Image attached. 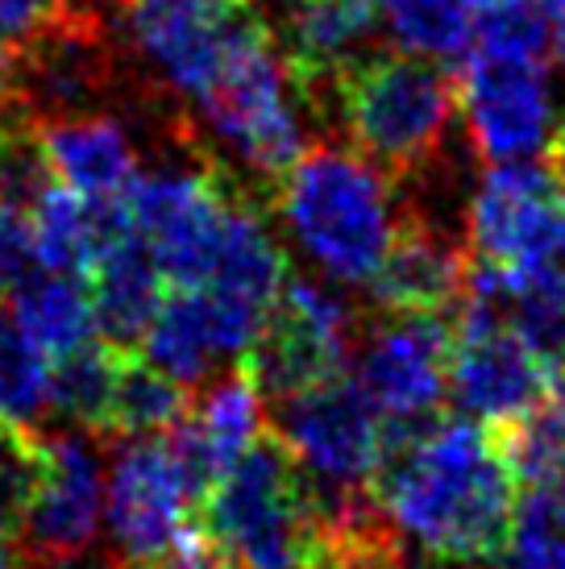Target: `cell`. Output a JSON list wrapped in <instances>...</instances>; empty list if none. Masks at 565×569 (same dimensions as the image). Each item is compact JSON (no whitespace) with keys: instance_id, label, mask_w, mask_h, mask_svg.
Listing matches in <instances>:
<instances>
[{"instance_id":"cell-1","label":"cell","mask_w":565,"mask_h":569,"mask_svg":"<svg viewBox=\"0 0 565 569\" xmlns=\"http://www.w3.org/2000/svg\"><path fill=\"white\" fill-rule=\"evenodd\" d=\"M370 490L399 540L440 561L495 566L519 478L499 428L474 416H437L383 453Z\"/></svg>"},{"instance_id":"cell-2","label":"cell","mask_w":565,"mask_h":569,"mask_svg":"<svg viewBox=\"0 0 565 569\" xmlns=\"http://www.w3.org/2000/svg\"><path fill=\"white\" fill-rule=\"evenodd\" d=\"M270 200L299 250L337 283H370L408 204L399 183L354 146H304Z\"/></svg>"},{"instance_id":"cell-3","label":"cell","mask_w":565,"mask_h":569,"mask_svg":"<svg viewBox=\"0 0 565 569\" xmlns=\"http://www.w3.org/2000/svg\"><path fill=\"white\" fill-rule=\"evenodd\" d=\"M346 142L395 183L433 167L457 112V76L416 54H358L333 71L313 109H329Z\"/></svg>"},{"instance_id":"cell-4","label":"cell","mask_w":565,"mask_h":569,"mask_svg":"<svg viewBox=\"0 0 565 569\" xmlns=\"http://www.w3.org/2000/svg\"><path fill=\"white\" fill-rule=\"evenodd\" d=\"M196 104L205 112L208 129L229 146V154L254 179V196L267 200L287 167L304 154L308 138L296 112V104H304L296 76L262 21L229 17L220 33L212 83Z\"/></svg>"},{"instance_id":"cell-5","label":"cell","mask_w":565,"mask_h":569,"mask_svg":"<svg viewBox=\"0 0 565 569\" xmlns=\"http://www.w3.org/2000/svg\"><path fill=\"white\" fill-rule=\"evenodd\" d=\"M200 528L237 569H308L325 553L308 478L270 425L208 490Z\"/></svg>"},{"instance_id":"cell-6","label":"cell","mask_w":565,"mask_h":569,"mask_svg":"<svg viewBox=\"0 0 565 569\" xmlns=\"http://www.w3.org/2000/svg\"><path fill=\"white\" fill-rule=\"evenodd\" d=\"M121 80V54L105 17L76 0L13 50L4 100L30 126L71 112H96Z\"/></svg>"},{"instance_id":"cell-7","label":"cell","mask_w":565,"mask_h":569,"mask_svg":"<svg viewBox=\"0 0 565 569\" xmlns=\"http://www.w3.org/2000/svg\"><path fill=\"white\" fill-rule=\"evenodd\" d=\"M270 432L320 490H366L387 453V420L346 370L270 399Z\"/></svg>"},{"instance_id":"cell-8","label":"cell","mask_w":565,"mask_h":569,"mask_svg":"<svg viewBox=\"0 0 565 569\" xmlns=\"http://www.w3.org/2000/svg\"><path fill=\"white\" fill-rule=\"evenodd\" d=\"M358 387L387 420V449L412 428L437 420L449 396L454 320L445 312H375L354 325Z\"/></svg>"},{"instance_id":"cell-9","label":"cell","mask_w":565,"mask_h":569,"mask_svg":"<svg viewBox=\"0 0 565 569\" xmlns=\"http://www.w3.org/2000/svg\"><path fill=\"white\" fill-rule=\"evenodd\" d=\"M545 387L549 366L507 325L499 303L466 287L454 308L449 346V396L457 408L490 428H507L541 403Z\"/></svg>"},{"instance_id":"cell-10","label":"cell","mask_w":565,"mask_h":569,"mask_svg":"<svg viewBox=\"0 0 565 569\" xmlns=\"http://www.w3.org/2000/svg\"><path fill=\"white\" fill-rule=\"evenodd\" d=\"M354 312L316 279H282L279 300L237 366L262 399H282L313 382L341 375L354 353Z\"/></svg>"},{"instance_id":"cell-11","label":"cell","mask_w":565,"mask_h":569,"mask_svg":"<svg viewBox=\"0 0 565 569\" xmlns=\"http://www.w3.org/2000/svg\"><path fill=\"white\" fill-rule=\"evenodd\" d=\"M105 441H109L105 523L112 537V557L126 569H141L188 532L196 503L167 445V432L105 437Z\"/></svg>"},{"instance_id":"cell-12","label":"cell","mask_w":565,"mask_h":569,"mask_svg":"<svg viewBox=\"0 0 565 569\" xmlns=\"http://www.w3.org/2000/svg\"><path fill=\"white\" fill-rule=\"evenodd\" d=\"M457 109L483 162H524L557 142V100L545 59H507L466 50L457 71Z\"/></svg>"},{"instance_id":"cell-13","label":"cell","mask_w":565,"mask_h":569,"mask_svg":"<svg viewBox=\"0 0 565 569\" xmlns=\"http://www.w3.org/2000/svg\"><path fill=\"white\" fill-rule=\"evenodd\" d=\"M47 466L38 478L26 520L17 528L21 557H79L92 553L96 528L105 516V432L67 428L42 432Z\"/></svg>"},{"instance_id":"cell-14","label":"cell","mask_w":565,"mask_h":569,"mask_svg":"<svg viewBox=\"0 0 565 569\" xmlns=\"http://www.w3.org/2000/svg\"><path fill=\"white\" fill-rule=\"evenodd\" d=\"M258 329L262 320L246 317L205 287H167L138 349L175 382L200 387L225 358H241Z\"/></svg>"},{"instance_id":"cell-15","label":"cell","mask_w":565,"mask_h":569,"mask_svg":"<svg viewBox=\"0 0 565 569\" xmlns=\"http://www.w3.org/2000/svg\"><path fill=\"white\" fill-rule=\"evenodd\" d=\"M470 274L466 238H449L433 217L408 204L391 246L370 274V308L375 312H454Z\"/></svg>"},{"instance_id":"cell-16","label":"cell","mask_w":565,"mask_h":569,"mask_svg":"<svg viewBox=\"0 0 565 569\" xmlns=\"http://www.w3.org/2000/svg\"><path fill=\"white\" fill-rule=\"evenodd\" d=\"M83 283H88V300H92L96 337L121 353H133L141 346L158 303L171 287L155 250L146 246V238L133 224L96 250Z\"/></svg>"},{"instance_id":"cell-17","label":"cell","mask_w":565,"mask_h":569,"mask_svg":"<svg viewBox=\"0 0 565 569\" xmlns=\"http://www.w3.org/2000/svg\"><path fill=\"white\" fill-rule=\"evenodd\" d=\"M378 26L375 0H296L282 21V38H275L282 59L296 76L304 104H313L337 67L361 54Z\"/></svg>"},{"instance_id":"cell-18","label":"cell","mask_w":565,"mask_h":569,"mask_svg":"<svg viewBox=\"0 0 565 569\" xmlns=\"http://www.w3.org/2000/svg\"><path fill=\"white\" fill-rule=\"evenodd\" d=\"M38 142L47 150L50 174L63 188L109 200L129 188L138 174V150L129 142V129L105 112H71L38 121Z\"/></svg>"},{"instance_id":"cell-19","label":"cell","mask_w":565,"mask_h":569,"mask_svg":"<svg viewBox=\"0 0 565 569\" xmlns=\"http://www.w3.org/2000/svg\"><path fill=\"white\" fill-rule=\"evenodd\" d=\"M13 308L9 317L17 320L21 337L30 341L47 362L63 358L71 349L88 346L96 337L92 300H88V283L79 274H50V270H33L9 291Z\"/></svg>"},{"instance_id":"cell-20","label":"cell","mask_w":565,"mask_h":569,"mask_svg":"<svg viewBox=\"0 0 565 569\" xmlns=\"http://www.w3.org/2000/svg\"><path fill=\"white\" fill-rule=\"evenodd\" d=\"M188 387L162 375L158 366L146 358L129 353L121 370H117V387H112V403L105 416V437H155L175 428L188 416Z\"/></svg>"},{"instance_id":"cell-21","label":"cell","mask_w":565,"mask_h":569,"mask_svg":"<svg viewBox=\"0 0 565 569\" xmlns=\"http://www.w3.org/2000/svg\"><path fill=\"white\" fill-rule=\"evenodd\" d=\"M375 13L395 47L416 59H466L474 42L466 0H375Z\"/></svg>"},{"instance_id":"cell-22","label":"cell","mask_w":565,"mask_h":569,"mask_svg":"<svg viewBox=\"0 0 565 569\" xmlns=\"http://www.w3.org/2000/svg\"><path fill=\"white\" fill-rule=\"evenodd\" d=\"M129 353L112 349L109 341L92 337L88 346L71 349L63 358L50 362V391L47 408H54L59 416H67L76 428H105L112 403V387H117V370Z\"/></svg>"},{"instance_id":"cell-23","label":"cell","mask_w":565,"mask_h":569,"mask_svg":"<svg viewBox=\"0 0 565 569\" xmlns=\"http://www.w3.org/2000/svg\"><path fill=\"white\" fill-rule=\"evenodd\" d=\"M50 362L21 337L17 320L0 308V420L33 425L47 411Z\"/></svg>"},{"instance_id":"cell-24","label":"cell","mask_w":565,"mask_h":569,"mask_svg":"<svg viewBox=\"0 0 565 569\" xmlns=\"http://www.w3.org/2000/svg\"><path fill=\"white\" fill-rule=\"evenodd\" d=\"M42 466H47V437L30 425L0 420V537H17Z\"/></svg>"},{"instance_id":"cell-25","label":"cell","mask_w":565,"mask_h":569,"mask_svg":"<svg viewBox=\"0 0 565 569\" xmlns=\"http://www.w3.org/2000/svg\"><path fill=\"white\" fill-rule=\"evenodd\" d=\"M399 553H404V540L395 537L391 523H383L366 537L329 540L325 553L316 557L308 569H391V561Z\"/></svg>"},{"instance_id":"cell-26","label":"cell","mask_w":565,"mask_h":569,"mask_svg":"<svg viewBox=\"0 0 565 569\" xmlns=\"http://www.w3.org/2000/svg\"><path fill=\"white\" fill-rule=\"evenodd\" d=\"M33 250H30V221L26 212L0 204V296L13 291L26 274H33Z\"/></svg>"},{"instance_id":"cell-27","label":"cell","mask_w":565,"mask_h":569,"mask_svg":"<svg viewBox=\"0 0 565 569\" xmlns=\"http://www.w3.org/2000/svg\"><path fill=\"white\" fill-rule=\"evenodd\" d=\"M71 4L76 0H0V38L21 47L26 38H33Z\"/></svg>"},{"instance_id":"cell-28","label":"cell","mask_w":565,"mask_h":569,"mask_svg":"<svg viewBox=\"0 0 565 569\" xmlns=\"http://www.w3.org/2000/svg\"><path fill=\"white\" fill-rule=\"evenodd\" d=\"M141 569H237V566L220 553L212 540H208L205 528H196V523H191L188 532L175 540L167 553L158 557V561H150V566H141Z\"/></svg>"},{"instance_id":"cell-29","label":"cell","mask_w":565,"mask_h":569,"mask_svg":"<svg viewBox=\"0 0 565 569\" xmlns=\"http://www.w3.org/2000/svg\"><path fill=\"white\" fill-rule=\"evenodd\" d=\"M126 13H179L200 21H229L246 0H117Z\"/></svg>"},{"instance_id":"cell-30","label":"cell","mask_w":565,"mask_h":569,"mask_svg":"<svg viewBox=\"0 0 565 569\" xmlns=\"http://www.w3.org/2000/svg\"><path fill=\"white\" fill-rule=\"evenodd\" d=\"M21 553V549H17ZM21 569H126L117 557H92V553H79V557H21Z\"/></svg>"},{"instance_id":"cell-31","label":"cell","mask_w":565,"mask_h":569,"mask_svg":"<svg viewBox=\"0 0 565 569\" xmlns=\"http://www.w3.org/2000/svg\"><path fill=\"white\" fill-rule=\"evenodd\" d=\"M549 154H553V188H557V208H562V217H565V142H553Z\"/></svg>"},{"instance_id":"cell-32","label":"cell","mask_w":565,"mask_h":569,"mask_svg":"<svg viewBox=\"0 0 565 569\" xmlns=\"http://www.w3.org/2000/svg\"><path fill=\"white\" fill-rule=\"evenodd\" d=\"M391 569H462L457 561H440V557H408L399 553L391 561Z\"/></svg>"},{"instance_id":"cell-33","label":"cell","mask_w":565,"mask_h":569,"mask_svg":"<svg viewBox=\"0 0 565 569\" xmlns=\"http://www.w3.org/2000/svg\"><path fill=\"white\" fill-rule=\"evenodd\" d=\"M0 569H21V553L9 537H0Z\"/></svg>"},{"instance_id":"cell-34","label":"cell","mask_w":565,"mask_h":569,"mask_svg":"<svg viewBox=\"0 0 565 569\" xmlns=\"http://www.w3.org/2000/svg\"><path fill=\"white\" fill-rule=\"evenodd\" d=\"M13 42H4L0 38V92H4V83H9V67H13Z\"/></svg>"},{"instance_id":"cell-35","label":"cell","mask_w":565,"mask_h":569,"mask_svg":"<svg viewBox=\"0 0 565 569\" xmlns=\"http://www.w3.org/2000/svg\"><path fill=\"white\" fill-rule=\"evenodd\" d=\"M470 9H478V13H490V9H503V4H512V0H466Z\"/></svg>"},{"instance_id":"cell-36","label":"cell","mask_w":565,"mask_h":569,"mask_svg":"<svg viewBox=\"0 0 565 569\" xmlns=\"http://www.w3.org/2000/svg\"><path fill=\"white\" fill-rule=\"evenodd\" d=\"M4 117H9V104H4V92H0V129H4Z\"/></svg>"},{"instance_id":"cell-37","label":"cell","mask_w":565,"mask_h":569,"mask_svg":"<svg viewBox=\"0 0 565 569\" xmlns=\"http://www.w3.org/2000/svg\"><path fill=\"white\" fill-rule=\"evenodd\" d=\"M557 142H565V117H562V126H557Z\"/></svg>"},{"instance_id":"cell-38","label":"cell","mask_w":565,"mask_h":569,"mask_svg":"<svg viewBox=\"0 0 565 569\" xmlns=\"http://www.w3.org/2000/svg\"><path fill=\"white\" fill-rule=\"evenodd\" d=\"M562 569H565V561H562Z\"/></svg>"}]
</instances>
